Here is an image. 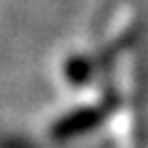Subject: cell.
Wrapping results in <instances>:
<instances>
[{"mask_svg":"<svg viewBox=\"0 0 148 148\" xmlns=\"http://www.w3.org/2000/svg\"><path fill=\"white\" fill-rule=\"evenodd\" d=\"M101 121H104V109L101 106H84V109H77V111L59 119L52 126V136L57 141H67V138H74L79 133L91 131Z\"/></svg>","mask_w":148,"mask_h":148,"instance_id":"obj_1","label":"cell"},{"mask_svg":"<svg viewBox=\"0 0 148 148\" xmlns=\"http://www.w3.org/2000/svg\"><path fill=\"white\" fill-rule=\"evenodd\" d=\"M89 74H91V67H89V62H86L84 57H72L67 62V77H69V82H74V84H84V82L89 79Z\"/></svg>","mask_w":148,"mask_h":148,"instance_id":"obj_2","label":"cell"}]
</instances>
